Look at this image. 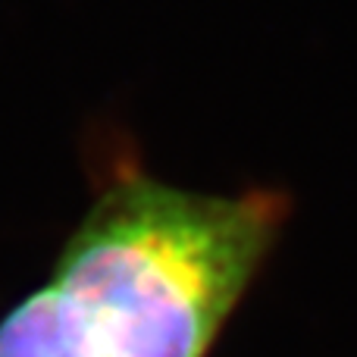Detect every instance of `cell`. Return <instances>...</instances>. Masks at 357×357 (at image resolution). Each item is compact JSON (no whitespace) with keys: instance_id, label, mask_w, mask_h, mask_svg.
<instances>
[{"instance_id":"cell-1","label":"cell","mask_w":357,"mask_h":357,"mask_svg":"<svg viewBox=\"0 0 357 357\" xmlns=\"http://www.w3.org/2000/svg\"><path fill=\"white\" fill-rule=\"evenodd\" d=\"M285 220L273 191L201 195L119 169L50 279L0 320V357H204Z\"/></svg>"}]
</instances>
